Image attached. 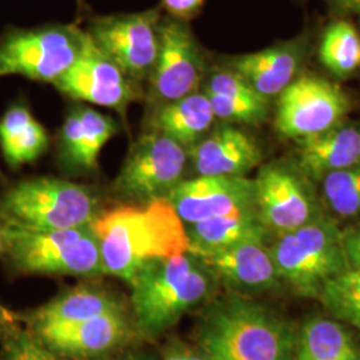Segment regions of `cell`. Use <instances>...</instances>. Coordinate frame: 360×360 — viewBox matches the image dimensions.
Returning a JSON list of instances; mask_svg holds the SVG:
<instances>
[{"label": "cell", "mask_w": 360, "mask_h": 360, "mask_svg": "<svg viewBox=\"0 0 360 360\" xmlns=\"http://www.w3.org/2000/svg\"><path fill=\"white\" fill-rule=\"evenodd\" d=\"M309 52V37L300 35L259 51L223 56L219 65L240 75L257 94L272 101L302 75Z\"/></svg>", "instance_id": "obj_15"}, {"label": "cell", "mask_w": 360, "mask_h": 360, "mask_svg": "<svg viewBox=\"0 0 360 360\" xmlns=\"http://www.w3.org/2000/svg\"><path fill=\"white\" fill-rule=\"evenodd\" d=\"M254 184L259 219L276 236L323 217L311 180L294 162H272L262 166Z\"/></svg>", "instance_id": "obj_12"}, {"label": "cell", "mask_w": 360, "mask_h": 360, "mask_svg": "<svg viewBox=\"0 0 360 360\" xmlns=\"http://www.w3.org/2000/svg\"><path fill=\"white\" fill-rule=\"evenodd\" d=\"M356 360H360V354H359V356H358V359Z\"/></svg>", "instance_id": "obj_39"}, {"label": "cell", "mask_w": 360, "mask_h": 360, "mask_svg": "<svg viewBox=\"0 0 360 360\" xmlns=\"http://www.w3.org/2000/svg\"><path fill=\"white\" fill-rule=\"evenodd\" d=\"M207 71L206 55L190 25L165 15L159 53L144 90L150 111L200 91Z\"/></svg>", "instance_id": "obj_9"}, {"label": "cell", "mask_w": 360, "mask_h": 360, "mask_svg": "<svg viewBox=\"0 0 360 360\" xmlns=\"http://www.w3.org/2000/svg\"><path fill=\"white\" fill-rule=\"evenodd\" d=\"M318 300L331 319L360 331V266H347L331 278Z\"/></svg>", "instance_id": "obj_28"}, {"label": "cell", "mask_w": 360, "mask_h": 360, "mask_svg": "<svg viewBox=\"0 0 360 360\" xmlns=\"http://www.w3.org/2000/svg\"><path fill=\"white\" fill-rule=\"evenodd\" d=\"M123 309L120 300L110 291L94 285H79L35 309L27 321L30 331L38 333L49 328L70 327Z\"/></svg>", "instance_id": "obj_22"}, {"label": "cell", "mask_w": 360, "mask_h": 360, "mask_svg": "<svg viewBox=\"0 0 360 360\" xmlns=\"http://www.w3.org/2000/svg\"><path fill=\"white\" fill-rule=\"evenodd\" d=\"M324 203L342 219L360 217V166L335 171L321 181Z\"/></svg>", "instance_id": "obj_29"}, {"label": "cell", "mask_w": 360, "mask_h": 360, "mask_svg": "<svg viewBox=\"0 0 360 360\" xmlns=\"http://www.w3.org/2000/svg\"><path fill=\"white\" fill-rule=\"evenodd\" d=\"M49 144L47 131L27 104H13L0 117V150L10 167L37 162L47 151Z\"/></svg>", "instance_id": "obj_25"}, {"label": "cell", "mask_w": 360, "mask_h": 360, "mask_svg": "<svg viewBox=\"0 0 360 360\" xmlns=\"http://www.w3.org/2000/svg\"><path fill=\"white\" fill-rule=\"evenodd\" d=\"M342 232L348 266H360V221Z\"/></svg>", "instance_id": "obj_33"}, {"label": "cell", "mask_w": 360, "mask_h": 360, "mask_svg": "<svg viewBox=\"0 0 360 360\" xmlns=\"http://www.w3.org/2000/svg\"><path fill=\"white\" fill-rule=\"evenodd\" d=\"M215 115L203 91L151 110L147 131L159 132L188 151L212 129Z\"/></svg>", "instance_id": "obj_23"}, {"label": "cell", "mask_w": 360, "mask_h": 360, "mask_svg": "<svg viewBox=\"0 0 360 360\" xmlns=\"http://www.w3.org/2000/svg\"><path fill=\"white\" fill-rule=\"evenodd\" d=\"M349 110V98L338 83L302 74L276 98L275 127L284 138L300 141L343 123Z\"/></svg>", "instance_id": "obj_10"}, {"label": "cell", "mask_w": 360, "mask_h": 360, "mask_svg": "<svg viewBox=\"0 0 360 360\" xmlns=\"http://www.w3.org/2000/svg\"><path fill=\"white\" fill-rule=\"evenodd\" d=\"M167 199L186 226L238 211L257 210L254 179L247 176H196L183 180Z\"/></svg>", "instance_id": "obj_14"}, {"label": "cell", "mask_w": 360, "mask_h": 360, "mask_svg": "<svg viewBox=\"0 0 360 360\" xmlns=\"http://www.w3.org/2000/svg\"><path fill=\"white\" fill-rule=\"evenodd\" d=\"M98 199L89 187L51 176L13 183L0 196V218L37 231L89 227L99 217Z\"/></svg>", "instance_id": "obj_4"}, {"label": "cell", "mask_w": 360, "mask_h": 360, "mask_svg": "<svg viewBox=\"0 0 360 360\" xmlns=\"http://www.w3.org/2000/svg\"><path fill=\"white\" fill-rule=\"evenodd\" d=\"M114 360H144L141 356H136V355H127V356H123V358H119V359Z\"/></svg>", "instance_id": "obj_37"}, {"label": "cell", "mask_w": 360, "mask_h": 360, "mask_svg": "<svg viewBox=\"0 0 360 360\" xmlns=\"http://www.w3.org/2000/svg\"><path fill=\"white\" fill-rule=\"evenodd\" d=\"M294 165L311 181L360 166V124L343 122L321 135L295 141Z\"/></svg>", "instance_id": "obj_20"}, {"label": "cell", "mask_w": 360, "mask_h": 360, "mask_svg": "<svg viewBox=\"0 0 360 360\" xmlns=\"http://www.w3.org/2000/svg\"><path fill=\"white\" fill-rule=\"evenodd\" d=\"M117 132L111 116L87 105H77L65 115L59 132V154L65 166L92 172L104 146Z\"/></svg>", "instance_id": "obj_19"}, {"label": "cell", "mask_w": 360, "mask_h": 360, "mask_svg": "<svg viewBox=\"0 0 360 360\" xmlns=\"http://www.w3.org/2000/svg\"><path fill=\"white\" fill-rule=\"evenodd\" d=\"M193 255L229 248L251 240H263L270 233L260 221L257 210L238 211L186 226Z\"/></svg>", "instance_id": "obj_24"}, {"label": "cell", "mask_w": 360, "mask_h": 360, "mask_svg": "<svg viewBox=\"0 0 360 360\" xmlns=\"http://www.w3.org/2000/svg\"><path fill=\"white\" fill-rule=\"evenodd\" d=\"M188 159V150L181 144L147 131L132 144L114 188L123 198L142 203L167 199L183 181Z\"/></svg>", "instance_id": "obj_11"}, {"label": "cell", "mask_w": 360, "mask_h": 360, "mask_svg": "<svg viewBox=\"0 0 360 360\" xmlns=\"http://www.w3.org/2000/svg\"><path fill=\"white\" fill-rule=\"evenodd\" d=\"M53 87L70 99L111 108L123 117L129 104L144 99L142 84L99 51L90 38L77 63Z\"/></svg>", "instance_id": "obj_13"}, {"label": "cell", "mask_w": 360, "mask_h": 360, "mask_svg": "<svg viewBox=\"0 0 360 360\" xmlns=\"http://www.w3.org/2000/svg\"><path fill=\"white\" fill-rule=\"evenodd\" d=\"M13 321L8 318L7 312L3 309H0V334H3V331L7 328V326H10Z\"/></svg>", "instance_id": "obj_36"}, {"label": "cell", "mask_w": 360, "mask_h": 360, "mask_svg": "<svg viewBox=\"0 0 360 360\" xmlns=\"http://www.w3.org/2000/svg\"><path fill=\"white\" fill-rule=\"evenodd\" d=\"M7 224L6 257L18 274L101 276V247L92 227L37 231Z\"/></svg>", "instance_id": "obj_6"}, {"label": "cell", "mask_w": 360, "mask_h": 360, "mask_svg": "<svg viewBox=\"0 0 360 360\" xmlns=\"http://www.w3.org/2000/svg\"><path fill=\"white\" fill-rule=\"evenodd\" d=\"M56 355L71 358H94L126 345L136 334L126 311H111L96 318L63 328L32 333Z\"/></svg>", "instance_id": "obj_16"}, {"label": "cell", "mask_w": 360, "mask_h": 360, "mask_svg": "<svg viewBox=\"0 0 360 360\" xmlns=\"http://www.w3.org/2000/svg\"><path fill=\"white\" fill-rule=\"evenodd\" d=\"M360 348L347 326L326 316H314L296 338L294 360H356Z\"/></svg>", "instance_id": "obj_26"}, {"label": "cell", "mask_w": 360, "mask_h": 360, "mask_svg": "<svg viewBox=\"0 0 360 360\" xmlns=\"http://www.w3.org/2000/svg\"><path fill=\"white\" fill-rule=\"evenodd\" d=\"M162 360H210L200 348L188 346L179 339H172L165 348Z\"/></svg>", "instance_id": "obj_32"}, {"label": "cell", "mask_w": 360, "mask_h": 360, "mask_svg": "<svg viewBox=\"0 0 360 360\" xmlns=\"http://www.w3.org/2000/svg\"><path fill=\"white\" fill-rule=\"evenodd\" d=\"M210 360H294L292 327L274 309L232 295L207 309L198 331Z\"/></svg>", "instance_id": "obj_2"}, {"label": "cell", "mask_w": 360, "mask_h": 360, "mask_svg": "<svg viewBox=\"0 0 360 360\" xmlns=\"http://www.w3.org/2000/svg\"><path fill=\"white\" fill-rule=\"evenodd\" d=\"M206 0H160V8L167 16L190 22L202 11Z\"/></svg>", "instance_id": "obj_31"}, {"label": "cell", "mask_w": 360, "mask_h": 360, "mask_svg": "<svg viewBox=\"0 0 360 360\" xmlns=\"http://www.w3.org/2000/svg\"><path fill=\"white\" fill-rule=\"evenodd\" d=\"M195 257L212 271L217 279L238 292L260 294L275 290L281 283L270 248L263 240L245 242Z\"/></svg>", "instance_id": "obj_18"}, {"label": "cell", "mask_w": 360, "mask_h": 360, "mask_svg": "<svg viewBox=\"0 0 360 360\" xmlns=\"http://www.w3.org/2000/svg\"><path fill=\"white\" fill-rule=\"evenodd\" d=\"M1 336V360H60L30 330H22L13 323Z\"/></svg>", "instance_id": "obj_30"}, {"label": "cell", "mask_w": 360, "mask_h": 360, "mask_svg": "<svg viewBox=\"0 0 360 360\" xmlns=\"http://www.w3.org/2000/svg\"><path fill=\"white\" fill-rule=\"evenodd\" d=\"M319 60L338 80H346L360 68V34L346 19L326 27L319 43Z\"/></svg>", "instance_id": "obj_27"}, {"label": "cell", "mask_w": 360, "mask_h": 360, "mask_svg": "<svg viewBox=\"0 0 360 360\" xmlns=\"http://www.w3.org/2000/svg\"><path fill=\"white\" fill-rule=\"evenodd\" d=\"M163 10L95 16L84 28L94 46L142 84L148 80L160 47Z\"/></svg>", "instance_id": "obj_8"}, {"label": "cell", "mask_w": 360, "mask_h": 360, "mask_svg": "<svg viewBox=\"0 0 360 360\" xmlns=\"http://www.w3.org/2000/svg\"><path fill=\"white\" fill-rule=\"evenodd\" d=\"M7 251V224L0 218V257L6 255Z\"/></svg>", "instance_id": "obj_35"}, {"label": "cell", "mask_w": 360, "mask_h": 360, "mask_svg": "<svg viewBox=\"0 0 360 360\" xmlns=\"http://www.w3.org/2000/svg\"><path fill=\"white\" fill-rule=\"evenodd\" d=\"M77 4H79V7H80V8H82V7H83V6H84V4H86V3H84V0H77Z\"/></svg>", "instance_id": "obj_38"}, {"label": "cell", "mask_w": 360, "mask_h": 360, "mask_svg": "<svg viewBox=\"0 0 360 360\" xmlns=\"http://www.w3.org/2000/svg\"><path fill=\"white\" fill-rule=\"evenodd\" d=\"M215 283L212 271L191 252L147 264L129 283L136 334L154 339L166 333L206 302Z\"/></svg>", "instance_id": "obj_3"}, {"label": "cell", "mask_w": 360, "mask_h": 360, "mask_svg": "<svg viewBox=\"0 0 360 360\" xmlns=\"http://www.w3.org/2000/svg\"><path fill=\"white\" fill-rule=\"evenodd\" d=\"M269 248L279 279L306 297L318 299L323 285L348 266L343 232L326 217L276 236Z\"/></svg>", "instance_id": "obj_5"}, {"label": "cell", "mask_w": 360, "mask_h": 360, "mask_svg": "<svg viewBox=\"0 0 360 360\" xmlns=\"http://www.w3.org/2000/svg\"><path fill=\"white\" fill-rule=\"evenodd\" d=\"M105 274L131 283L147 264L190 251L186 224L168 199L142 206H119L91 224Z\"/></svg>", "instance_id": "obj_1"}, {"label": "cell", "mask_w": 360, "mask_h": 360, "mask_svg": "<svg viewBox=\"0 0 360 360\" xmlns=\"http://www.w3.org/2000/svg\"><path fill=\"white\" fill-rule=\"evenodd\" d=\"M188 155L198 176H245L263 162L257 139L229 123L211 129Z\"/></svg>", "instance_id": "obj_17"}, {"label": "cell", "mask_w": 360, "mask_h": 360, "mask_svg": "<svg viewBox=\"0 0 360 360\" xmlns=\"http://www.w3.org/2000/svg\"><path fill=\"white\" fill-rule=\"evenodd\" d=\"M331 11L340 16H360V0H326Z\"/></svg>", "instance_id": "obj_34"}, {"label": "cell", "mask_w": 360, "mask_h": 360, "mask_svg": "<svg viewBox=\"0 0 360 360\" xmlns=\"http://www.w3.org/2000/svg\"><path fill=\"white\" fill-rule=\"evenodd\" d=\"M89 37L77 25L10 28L0 37V77L55 84L77 63Z\"/></svg>", "instance_id": "obj_7"}, {"label": "cell", "mask_w": 360, "mask_h": 360, "mask_svg": "<svg viewBox=\"0 0 360 360\" xmlns=\"http://www.w3.org/2000/svg\"><path fill=\"white\" fill-rule=\"evenodd\" d=\"M202 87L214 115L224 123L257 126L270 115L271 101L224 65L208 68Z\"/></svg>", "instance_id": "obj_21"}]
</instances>
